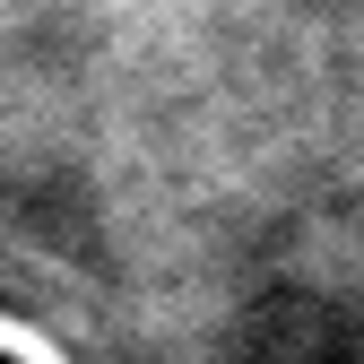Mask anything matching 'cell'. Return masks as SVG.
Here are the masks:
<instances>
[{"label": "cell", "instance_id": "cell-1", "mask_svg": "<svg viewBox=\"0 0 364 364\" xmlns=\"http://www.w3.org/2000/svg\"><path fill=\"white\" fill-rule=\"evenodd\" d=\"M0 364H26V355H9V347H0Z\"/></svg>", "mask_w": 364, "mask_h": 364}]
</instances>
